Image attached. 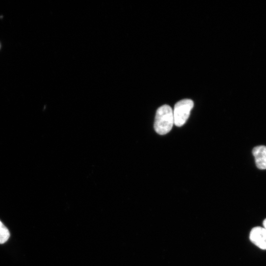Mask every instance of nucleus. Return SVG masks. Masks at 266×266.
Returning <instances> with one entry per match:
<instances>
[{"label": "nucleus", "instance_id": "obj_1", "mask_svg": "<svg viewBox=\"0 0 266 266\" xmlns=\"http://www.w3.org/2000/svg\"><path fill=\"white\" fill-rule=\"evenodd\" d=\"M174 124L173 111L167 105L160 107L157 111L154 127L158 134H167Z\"/></svg>", "mask_w": 266, "mask_h": 266}, {"label": "nucleus", "instance_id": "obj_2", "mask_svg": "<svg viewBox=\"0 0 266 266\" xmlns=\"http://www.w3.org/2000/svg\"><path fill=\"white\" fill-rule=\"evenodd\" d=\"M193 107L194 102L190 99H183L177 103L173 111L174 124L178 127L183 126L188 119Z\"/></svg>", "mask_w": 266, "mask_h": 266}, {"label": "nucleus", "instance_id": "obj_3", "mask_svg": "<svg viewBox=\"0 0 266 266\" xmlns=\"http://www.w3.org/2000/svg\"><path fill=\"white\" fill-rule=\"evenodd\" d=\"M249 238L251 242L259 248L266 250V230L264 227H256L252 228Z\"/></svg>", "mask_w": 266, "mask_h": 266}, {"label": "nucleus", "instance_id": "obj_4", "mask_svg": "<svg viewBox=\"0 0 266 266\" xmlns=\"http://www.w3.org/2000/svg\"><path fill=\"white\" fill-rule=\"evenodd\" d=\"M255 163L258 168L261 170L266 169V147L257 146L252 151Z\"/></svg>", "mask_w": 266, "mask_h": 266}, {"label": "nucleus", "instance_id": "obj_5", "mask_svg": "<svg viewBox=\"0 0 266 266\" xmlns=\"http://www.w3.org/2000/svg\"><path fill=\"white\" fill-rule=\"evenodd\" d=\"M10 237L9 230L0 221V244H4L6 243Z\"/></svg>", "mask_w": 266, "mask_h": 266}, {"label": "nucleus", "instance_id": "obj_6", "mask_svg": "<svg viewBox=\"0 0 266 266\" xmlns=\"http://www.w3.org/2000/svg\"><path fill=\"white\" fill-rule=\"evenodd\" d=\"M264 228L266 230V219L263 221Z\"/></svg>", "mask_w": 266, "mask_h": 266}]
</instances>
